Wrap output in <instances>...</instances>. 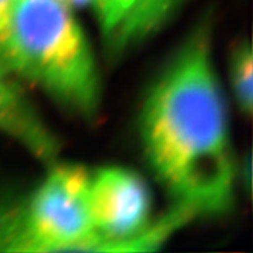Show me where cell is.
Masks as SVG:
<instances>
[{"label":"cell","mask_w":253,"mask_h":253,"mask_svg":"<svg viewBox=\"0 0 253 253\" xmlns=\"http://www.w3.org/2000/svg\"><path fill=\"white\" fill-rule=\"evenodd\" d=\"M140 134L149 166L174 206L195 217L231 208L237 170L208 29L199 27L154 82Z\"/></svg>","instance_id":"6da1fadb"},{"label":"cell","mask_w":253,"mask_h":253,"mask_svg":"<svg viewBox=\"0 0 253 253\" xmlns=\"http://www.w3.org/2000/svg\"><path fill=\"white\" fill-rule=\"evenodd\" d=\"M0 52L8 74L24 78L80 117L97 113L98 67L65 0H13Z\"/></svg>","instance_id":"7a4b0ae2"},{"label":"cell","mask_w":253,"mask_h":253,"mask_svg":"<svg viewBox=\"0 0 253 253\" xmlns=\"http://www.w3.org/2000/svg\"><path fill=\"white\" fill-rule=\"evenodd\" d=\"M88 200L98 251H153L185 223L170 210L151 222V198L145 181L122 167H106L89 176Z\"/></svg>","instance_id":"3957f363"},{"label":"cell","mask_w":253,"mask_h":253,"mask_svg":"<svg viewBox=\"0 0 253 253\" xmlns=\"http://www.w3.org/2000/svg\"><path fill=\"white\" fill-rule=\"evenodd\" d=\"M90 173L58 166L22 200L31 252L98 251L88 200Z\"/></svg>","instance_id":"277c9868"},{"label":"cell","mask_w":253,"mask_h":253,"mask_svg":"<svg viewBox=\"0 0 253 253\" xmlns=\"http://www.w3.org/2000/svg\"><path fill=\"white\" fill-rule=\"evenodd\" d=\"M182 0H93L102 39L113 57L137 47L157 33Z\"/></svg>","instance_id":"5b68a950"},{"label":"cell","mask_w":253,"mask_h":253,"mask_svg":"<svg viewBox=\"0 0 253 253\" xmlns=\"http://www.w3.org/2000/svg\"><path fill=\"white\" fill-rule=\"evenodd\" d=\"M7 75L0 73V132L39 160L52 163L60 149L56 136Z\"/></svg>","instance_id":"8992f818"},{"label":"cell","mask_w":253,"mask_h":253,"mask_svg":"<svg viewBox=\"0 0 253 253\" xmlns=\"http://www.w3.org/2000/svg\"><path fill=\"white\" fill-rule=\"evenodd\" d=\"M230 79L238 106L247 115L253 109V56L250 42L235 47L230 60Z\"/></svg>","instance_id":"52a82bcc"},{"label":"cell","mask_w":253,"mask_h":253,"mask_svg":"<svg viewBox=\"0 0 253 253\" xmlns=\"http://www.w3.org/2000/svg\"><path fill=\"white\" fill-rule=\"evenodd\" d=\"M12 3H13V0H0V35L3 33L5 24H7Z\"/></svg>","instance_id":"ba28073f"},{"label":"cell","mask_w":253,"mask_h":253,"mask_svg":"<svg viewBox=\"0 0 253 253\" xmlns=\"http://www.w3.org/2000/svg\"><path fill=\"white\" fill-rule=\"evenodd\" d=\"M69 5H80V7H83V5H90L93 0H65Z\"/></svg>","instance_id":"9c48e42d"},{"label":"cell","mask_w":253,"mask_h":253,"mask_svg":"<svg viewBox=\"0 0 253 253\" xmlns=\"http://www.w3.org/2000/svg\"><path fill=\"white\" fill-rule=\"evenodd\" d=\"M0 73H4V74H8L7 69L4 66V62H3V58H1V52H0Z\"/></svg>","instance_id":"30bf717a"}]
</instances>
